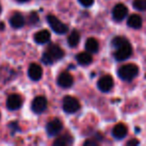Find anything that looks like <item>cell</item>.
Masks as SVG:
<instances>
[{
    "label": "cell",
    "instance_id": "cell-11",
    "mask_svg": "<svg viewBox=\"0 0 146 146\" xmlns=\"http://www.w3.org/2000/svg\"><path fill=\"white\" fill-rule=\"evenodd\" d=\"M42 73L43 70L41 68V66H39L36 63H33L29 66L28 69V75L34 81H38L41 77H42Z\"/></svg>",
    "mask_w": 146,
    "mask_h": 146
},
{
    "label": "cell",
    "instance_id": "cell-5",
    "mask_svg": "<svg viewBox=\"0 0 146 146\" xmlns=\"http://www.w3.org/2000/svg\"><path fill=\"white\" fill-rule=\"evenodd\" d=\"M132 54V47L129 42H126L125 44L121 45V46L117 47V51L115 52L114 56H115L116 60L118 61H123L129 58Z\"/></svg>",
    "mask_w": 146,
    "mask_h": 146
},
{
    "label": "cell",
    "instance_id": "cell-22",
    "mask_svg": "<svg viewBox=\"0 0 146 146\" xmlns=\"http://www.w3.org/2000/svg\"><path fill=\"white\" fill-rule=\"evenodd\" d=\"M126 42H128L127 39H125L124 37H120V36L115 37V38L112 40V44H113L116 48H117V47H119V46H121V45L125 44Z\"/></svg>",
    "mask_w": 146,
    "mask_h": 146
},
{
    "label": "cell",
    "instance_id": "cell-13",
    "mask_svg": "<svg viewBox=\"0 0 146 146\" xmlns=\"http://www.w3.org/2000/svg\"><path fill=\"white\" fill-rule=\"evenodd\" d=\"M50 32L48 30H46V29H43V30H40L35 33L34 40L38 44H44V43H47L50 40Z\"/></svg>",
    "mask_w": 146,
    "mask_h": 146
},
{
    "label": "cell",
    "instance_id": "cell-27",
    "mask_svg": "<svg viewBox=\"0 0 146 146\" xmlns=\"http://www.w3.org/2000/svg\"><path fill=\"white\" fill-rule=\"evenodd\" d=\"M19 2H26V1H29V0H17Z\"/></svg>",
    "mask_w": 146,
    "mask_h": 146
},
{
    "label": "cell",
    "instance_id": "cell-17",
    "mask_svg": "<svg viewBox=\"0 0 146 146\" xmlns=\"http://www.w3.org/2000/svg\"><path fill=\"white\" fill-rule=\"evenodd\" d=\"M78 63L81 65H88L92 62V56L90 55V52H81L76 56Z\"/></svg>",
    "mask_w": 146,
    "mask_h": 146
},
{
    "label": "cell",
    "instance_id": "cell-28",
    "mask_svg": "<svg viewBox=\"0 0 146 146\" xmlns=\"http://www.w3.org/2000/svg\"><path fill=\"white\" fill-rule=\"evenodd\" d=\"M3 26H4V24H3V23H0V29L1 28L3 29Z\"/></svg>",
    "mask_w": 146,
    "mask_h": 146
},
{
    "label": "cell",
    "instance_id": "cell-26",
    "mask_svg": "<svg viewBox=\"0 0 146 146\" xmlns=\"http://www.w3.org/2000/svg\"><path fill=\"white\" fill-rule=\"evenodd\" d=\"M84 144H85V145H96V142H93V141H86Z\"/></svg>",
    "mask_w": 146,
    "mask_h": 146
},
{
    "label": "cell",
    "instance_id": "cell-1",
    "mask_svg": "<svg viewBox=\"0 0 146 146\" xmlns=\"http://www.w3.org/2000/svg\"><path fill=\"white\" fill-rule=\"evenodd\" d=\"M63 55H64V52H63L62 49L58 45L52 44L47 48L46 52H44L42 60L45 64H51L54 61L62 58Z\"/></svg>",
    "mask_w": 146,
    "mask_h": 146
},
{
    "label": "cell",
    "instance_id": "cell-4",
    "mask_svg": "<svg viewBox=\"0 0 146 146\" xmlns=\"http://www.w3.org/2000/svg\"><path fill=\"white\" fill-rule=\"evenodd\" d=\"M80 108V103L73 96H65L63 99V110L67 113H74Z\"/></svg>",
    "mask_w": 146,
    "mask_h": 146
},
{
    "label": "cell",
    "instance_id": "cell-7",
    "mask_svg": "<svg viewBox=\"0 0 146 146\" xmlns=\"http://www.w3.org/2000/svg\"><path fill=\"white\" fill-rule=\"evenodd\" d=\"M61 129H62V122L57 118L49 121L46 125V131L48 135L50 136H54L58 134Z\"/></svg>",
    "mask_w": 146,
    "mask_h": 146
},
{
    "label": "cell",
    "instance_id": "cell-6",
    "mask_svg": "<svg viewBox=\"0 0 146 146\" xmlns=\"http://www.w3.org/2000/svg\"><path fill=\"white\" fill-rule=\"evenodd\" d=\"M47 108V100L44 96H37L32 101V110L35 113H42Z\"/></svg>",
    "mask_w": 146,
    "mask_h": 146
},
{
    "label": "cell",
    "instance_id": "cell-19",
    "mask_svg": "<svg viewBox=\"0 0 146 146\" xmlns=\"http://www.w3.org/2000/svg\"><path fill=\"white\" fill-rule=\"evenodd\" d=\"M72 143V137L69 135H62L59 138H57L54 142H53V145L55 146H65L69 145V144Z\"/></svg>",
    "mask_w": 146,
    "mask_h": 146
},
{
    "label": "cell",
    "instance_id": "cell-10",
    "mask_svg": "<svg viewBox=\"0 0 146 146\" xmlns=\"http://www.w3.org/2000/svg\"><path fill=\"white\" fill-rule=\"evenodd\" d=\"M112 87H113V78L110 75L103 76L98 81V88L102 92H108Z\"/></svg>",
    "mask_w": 146,
    "mask_h": 146
},
{
    "label": "cell",
    "instance_id": "cell-3",
    "mask_svg": "<svg viewBox=\"0 0 146 146\" xmlns=\"http://www.w3.org/2000/svg\"><path fill=\"white\" fill-rule=\"evenodd\" d=\"M47 21H48L49 25L51 26L52 30L54 32L58 33V34H65L68 30V27L62 23L56 16L54 15H48L47 16Z\"/></svg>",
    "mask_w": 146,
    "mask_h": 146
},
{
    "label": "cell",
    "instance_id": "cell-8",
    "mask_svg": "<svg viewBox=\"0 0 146 146\" xmlns=\"http://www.w3.org/2000/svg\"><path fill=\"white\" fill-rule=\"evenodd\" d=\"M22 104V99H21L20 95L18 94H12L7 98L6 106L9 110H17L21 107Z\"/></svg>",
    "mask_w": 146,
    "mask_h": 146
},
{
    "label": "cell",
    "instance_id": "cell-9",
    "mask_svg": "<svg viewBox=\"0 0 146 146\" xmlns=\"http://www.w3.org/2000/svg\"><path fill=\"white\" fill-rule=\"evenodd\" d=\"M127 14H128V9H127V7L123 4H117L113 8V12H112L113 18L115 19L116 21L123 20V19L127 16Z\"/></svg>",
    "mask_w": 146,
    "mask_h": 146
},
{
    "label": "cell",
    "instance_id": "cell-12",
    "mask_svg": "<svg viewBox=\"0 0 146 146\" xmlns=\"http://www.w3.org/2000/svg\"><path fill=\"white\" fill-rule=\"evenodd\" d=\"M59 86L63 88H68L73 84V77L68 72H62L57 79Z\"/></svg>",
    "mask_w": 146,
    "mask_h": 146
},
{
    "label": "cell",
    "instance_id": "cell-15",
    "mask_svg": "<svg viewBox=\"0 0 146 146\" xmlns=\"http://www.w3.org/2000/svg\"><path fill=\"white\" fill-rule=\"evenodd\" d=\"M25 19L22 14L20 13H15L10 19V24L13 28H21L24 25Z\"/></svg>",
    "mask_w": 146,
    "mask_h": 146
},
{
    "label": "cell",
    "instance_id": "cell-21",
    "mask_svg": "<svg viewBox=\"0 0 146 146\" xmlns=\"http://www.w3.org/2000/svg\"><path fill=\"white\" fill-rule=\"evenodd\" d=\"M133 7L139 11L146 10V0H134Z\"/></svg>",
    "mask_w": 146,
    "mask_h": 146
},
{
    "label": "cell",
    "instance_id": "cell-25",
    "mask_svg": "<svg viewBox=\"0 0 146 146\" xmlns=\"http://www.w3.org/2000/svg\"><path fill=\"white\" fill-rule=\"evenodd\" d=\"M139 144V141L138 140H136V139H132V140H130V141H128L127 142V145H138Z\"/></svg>",
    "mask_w": 146,
    "mask_h": 146
},
{
    "label": "cell",
    "instance_id": "cell-29",
    "mask_svg": "<svg viewBox=\"0 0 146 146\" xmlns=\"http://www.w3.org/2000/svg\"><path fill=\"white\" fill-rule=\"evenodd\" d=\"M0 12H1V5H0Z\"/></svg>",
    "mask_w": 146,
    "mask_h": 146
},
{
    "label": "cell",
    "instance_id": "cell-20",
    "mask_svg": "<svg viewBox=\"0 0 146 146\" xmlns=\"http://www.w3.org/2000/svg\"><path fill=\"white\" fill-rule=\"evenodd\" d=\"M80 40V35L78 33L77 30H73L72 32L70 33V35L68 36V44L69 46L71 47H75L76 45L79 43Z\"/></svg>",
    "mask_w": 146,
    "mask_h": 146
},
{
    "label": "cell",
    "instance_id": "cell-14",
    "mask_svg": "<svg viewBox=\"0 0 146 146\" xmlns=\"http://www.w3.org/2000/svg\"><path fill=\"white\" fill-rule=\"evenodd\" d=\"M112 134L117 139H122L127 135V127L123 123H118L114 126Z\"/></svg>",
    "mask_w": 146,
    "mask_h": 146
},
{
    "label": "cell",
    "instance_id": "cell-2",
    "mask_svg": "<svg viewBox=\"0 0 146 146\" xmlns=\"http://www.w3.org/2000/svg\"><path fill=\"white\" fill-rule=\"evenodd\" d=\"M138 72H139V69H138L137 65L130 63V64L123 65L121 66V68H119L118 75L124 81H131L137 76Z\"/></svg>",
    "mask_w": 146,
    "mask_h": 146
},
{
    "label": "cell",
    "instance_id": "cell-23",
    "mask_svg": "<svg viewBox=\"0 0 146 146\" xmlns=\"http://www.w3.org/2000/svg\"><path fill=\"white\" fill-rule=\"evenodd\" d=\"M78 1H79L80 4L83 5V6H85V7L91 6L94 2V0H78Z\"/></svg>",
    "mask_w": 146,
    "mask_h": 146
},
{
    "label": "cell",
    "instance_id": "cell-24",
    "mask_svg": "<svg viewBox=\"0 0 146 146\" xmlns=\"http://www.w3.org/2000/svg\"><path fill=\"white\" fill-rule=\"evenodd\" d=\"M37 21H38V15H37V13H35V12L31 13L30 16H29V22L36 23Z\"/></svg>",
    "mask_w": 146,
    "mask_h": 146
},
{
    "label": "cell",
    "instance_id": "cell-16",
    "mask_svg": "<svg viewBox=\"0 0 146 146\" xmlns=\"http://www.w3.org/2000/svg\"><path fill=\"white\" fill-rule=\"evenodd\" d=\"M127 24L129 27L134 29H138L142 26V19L139 15L137 14H132L129 16L127 20Z\"/></svg>",
    "mask_w": 146,
    "mask_h": 146
},
{
    "label": "cell",
    "instance_id": "cell-18",
    "mask_svg": "<svg viewBox=\"0 0 146 146\" xmlns=\"http://www.w3.org/2000/svg\"><path fill=\"white\" fill-rule=\"evenodd\" d=\"M98 47H99V44H98V41L96 40L95 38H88L87 40H86L85 48L88 52H90V53L97 52Z\"/></svg>",
    "mask_w": 146,
    "mask_h": 146
}]
</instances>
